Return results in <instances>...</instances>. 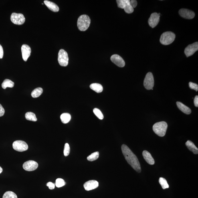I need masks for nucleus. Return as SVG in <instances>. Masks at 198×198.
Masks as SVG:
<instances>
[{
    "mask_svg": "<svg viewBox=\"0 0 198 198\" xmlns=\"http://www.w3.org/2000/svg\"><path fill=\"white\" fill-rule=\"evenodd\" d=\"M99 157V153L98 152H96L92 153L87 157V159L89 161H93L98 159Z\"/></svg>",
    "mask_w": 198,
    "mask_h": 198,
    "instance_id": "25",
    "label": "nucleus"
},
{
    "mask_svg": "<svg viewBox=\"0 0 198 198\" xmlns=\"http://www.w3.org/2000/svg\"><path fill=\"white\" fill-rule=\"evenodd\" d=\"M144 85L147 90H151L154 86V80L153 74L149 72L146 75L144 78Z\"/></svg>",
    "mask_w": 198,
    "mask_h": 198,
    "instance_id": "8",
    "label": "nucleus"
},
{
    "mask_svg": "<svg viewBox=\"0 0 198 198\" xmlns=\"http://www.w3.org/2000/svg\"><path fill=\"white\" fill-rule=\"evenodd\" d=\"M44 2L45 6L51 11L55 12L59 11V8L56 4L52 2L47 1V0H45Z\"/></svg>",
    "mask_w": 198,
    "mask_h": 198,
    "instance_id": "17",
    "label": "nucleus"
},
{
    "mask_svg": "<svg viewBox=\"0 0 198 198\" xmlns=\"http://www.w3.org/2000/svg\"><path fill=\"white\" fill-rule=\"evenodd\" d=\"M175 38V35L172 32H166L161 35L160 42L161 44L167 45L173 42Z\"/></svg>",
    "mask_w": 198,
    "mask_h": 198,
    "instance_id": "4",
    "label": "nucleus"
},
{
    "mask_svg": "<svg viewBox=\"0 0 198 198\" xmlns=\"http://www.w3.org/2000/svg\"><path fill=\"white\" fill-rule=\"evenodd\" d=\"M2 198H17V197L13 192L7 191L4 194Z\"/></svg>",
    "mask_w": 198,
    "mask_h": 198,
    "instance_id": "28",
    "label": "nucleus"
},
{
    "mask_svg": "<svg viewBox=\"0 0 198 198\" xmlns=\"http://www.w3.org/2000/svg\"><path fill=\"white\" fill-rule=\"evenodd\" d=\"M177 104L178 108L184 114H189L191 113V110L188 107L180 102H177Z\"/></svg>",
    "mask_w": 198,
    "mask_h": 198,
    "instance_id": "18",
    "label": "nucleus"
},
{
    "mask_svg": "<svg viewBox=\"0 0 198 198\" xmlns=\"http://www.w3.org/2000/svg\"><path fill=\"white\" fill-rule=\"evenodd\" d=\"M90 23L91 19L88 16L83 15L79 18L77 22V25L80 31H84L88 29Z\"/></svg>",
    "mask_w": 198,
    "mask_h": 198,
    "instance_id": "3",
    "label": "nucleus"
},
{
    "mask_svg": "<svg viewBox=\"0 0 198 198\" xmlns=\"http://www.w3.org/2000/svg\"><path fill=\"white\" fill-rule=\"evenodd\" d=\"M70 152V148L69 144L68 143H66L65 144L64 154L65 156H67L69 155Z\"/></svg>",
    "mask_w": 198,
    "mask_h": 198,
    "instance_id": "32",
    "label": "nucleus"
},
{
    "mask_svg": "<svg viewBox=\"0 0 198 198\" xmlns=\"http://www.w3.org/2000/svg\"><path fill=\"white\" fill-rule=\"evenodd\" d=\"M11 20L16 25H21L23 24L25 21V18L22 14L13 13L11 17Z\"/></svg>",
    "mask_w": 198,
    "mask_h": 198,
    "instance_id": "7",
    "label": "nucleus"
},
{
    "mask_svg": "<svg viewBox=\"0 0 198 198\" xmlns=\"http://www.w3.org/2000/svg\"><path fill=\"white\" fill-rule=\"evenodd\" d=\"M5 110L2 106L0 104V117L2 116L4 114Z\"/></svg>",
    "mask_w": 198,
    "mask_h": 198,
    "instance_id": "36",
    "label": "nucleus"
},
{
    "mask_svg": "<svg viewBox=\"0 0 198 198\" xmlns=\"http://www.w3.org/2000/svg\"><path fill=\"white\" fill-rule=\"evenodd\" d=\"M3 171L2 168L1 167H0V174H1L2 173V172Z\"/></svg>",
    "mask_w": 198,
    "mask_h": 198,
    "instance_id": "39",
    "label": "nucleus"
},
{
    "mask_svg": "<svg viewBox=\"0 0 198 198\" xmlns=\"http://www.w3.org/2000/svg\"><path fill=\"white\" fill-rule=\"evenodd\" d=\"M130 5L131 6L133 9L134 8L136 7L137 5V2L136 0L130 1Z\"/></svg>",
    "mask_w": 198,
    "mask_h": 198,
    "instance_id": "34",
    "label": "nucleus"
},
{
    "mask_svg": "<svg viewBox=\"0 0 198 198\" xmlns=\"http://www.w3.org/2000/svg\"><path fill=\"white\" fill-rule=\"evenodd\" d=\"M21 49L23 60L25 61H27L31 54V47L28 45H23L21 47Z\"/></svg>",
    "mask_w": 198,
    "mask_h": 198,
    "instance_id": "14",
    "label": "nucleus"
},
{
    "mask_svg": "<svg viewBox=\"0 0 198 198\" xmlns=\"http://www.w3.org/2000/svg\"><path fill=\"white\" fill-rule=\"evenodd\" d=\"M118 7L122 9H124L126 5L127 0H117L116 1Z\"/></svg>",
    "mask_w": 198,
    "mask_h": 198,
    "instance_id": "31",
    "label": "nucleus"
},
{
    "mask_svg": "<svg viewBox=\"0 0 198 198\" xmlns=\"http://www.w3.org/2000/svg\"><path fill=\"white\" fill-rule=\"evenodd\" d=\"M198 50V42L194 43L186 47L185 53L187 57L191 56Z\"/></svg>",
    "mask_w": 198,
    "mask_h": 198,
    "instance_id": "11",
    "label": "nucleus"
},
{
    "mask_svg": "<svg viewBox=\"0 0 198 198\" xmlns=\"http://www.w3.org/2000/svg\"><path fill=\"white\" fill-rule=\"evenodd\" d=\"M168 127L167 123L162 121L156 123L153 126L154 133L161 137L165 136Z\"/></svg>",
    "mask_w": 198,
    "mask_h": 198,
    "instance_id": "2",
    "label": "nucleus"
},
{
    "mask_svg": "<svg viewBox=\"0 0 198 198\" xmlns=\"http://www.w3.org/2000/svg\"><path fill=\"white\" fill-rule=\"evenodd\" d=\"M46 186L48 187L49 189L50 190L54 189L55 188V185L51 182H49L46 184Z\"/></svg>",
    "mask_w": 198,
    "mask_h": 198,
    "instance_id": "35",
    "label": "nucleus"
},
{
    "mask_svg": "<svg viewBox=\"0 0 198 198\" xmlns=\"http://www.w3.org/2000/svg\"><path fill=\"white\" fill-rule=\"evenodd\" d=\"M160 13H152L148 19V23L150 26L154 28L157 25L160 21Z\"/></svg>",
    "mask_w": 198,
    "mask_h": 198,
    "instance_id": "9",
    "label": "nucleus"
},
{
    "mask_svg": "<svg viewBox=\"0 0 198 198\" xmlns=\"http://www.w3.org/2000/svg\"><path fill=\"white\" fill-rule=\"evenodd\" d=\"M130 0H127L126 5L124 9L126 13L128 14L132 13L134 11L133 8L130 5Z\"/></svg>",
    "mask_w": 198,
    "mask_h": 198,
    "instance_id": "26",
    "label": "nucleus"
},
{
    "mask_svg": "<svg viewBox=\"0 0 198 198\" xmlns=\"http://www.w3.org/2000/svg\"><path fill=\"white\" fill-rule=\"evenodd\" d=\"M25 118L27 120L33 122H36L37 118L35 114L31 112H27L25 115Z\"/></svg>",
    "mask_w": 198,
    "mask_h": 198,
    "instance_id": "24",
    "label": "nucleus"
},
{
    "mask_svg": "<svg viewBox=\"0 0 198 198\" xmlns=\"http://www.w3.org/2000/svg\"><path fill=\"white\" fill-rule=\"evenodd\" d=\"M43 92V89L41 88H38L34 89L32 92L31 96L34 98L38 97L42 94Z\"/></svg>",
    "mask_w": 198,
    "mask_h": 198,
    "instance_id": "23",
    "label": "nucleus"
},
{
    "mask_svg": "<svg viewBox=\"0 0 198 198\" xmlns=\"http://www.w3.org/2000/svg\"><path fill=\"white\" fill-rule=\"evenodd\" d=\"M194 104L195 105L196 107H198V96H196L195 98H194Z\"/></svg>",
    "mask_w": 198,
    "mask_h": 198,
    "instance_id": "37",
    "label": "nucleus"
},
{
    "mask_svg": "<svg viewBox=\"0 0 198 198\" xmlns=\"http://www.w3.org/2000/svg\"><path fill=\"white\" fill-rule=\"evenodd\" d=\"M179 13L181 17L186 19H193L195 16V13L192 11L187 9H180Z\"/></svg>",
    "mask_w": 198,
    "mask_h": 198,
    "instance_id": "12",
    "label": "nucleus"
},
{
    "mask_svg": "<svg viewBox=\"0 0 198 198\" xmlns=\"http://www.w3.org/2000/svg\"><path fill=\"white\" fill-rule=\"evenodd\" d=\"M93 112L97 117L100 119L102 120L103 119L104 117L103 114L99 109L96 108H94L93 110Z\"/></svg>",
    "mask_w": 198,
    "mask_h": 198,
    "instance_id": "30",
    "label": "nucleus"
},
{
    "mask_svg": "<svg viewBox=\"0 0 198 198\" xmlns=\"http://www.w3.org/2000/svg\"><path fill=\"white\" fill-rule=\"evenodd\" d=\"M110 59L118 67H123L125 65V62L123 59L118 55H112L110 57Z\"/></svg>",
    "mask_w": 198,
    "mask_h": 198,
    "instance_id": "13",
    "label": "nucleus"
},
{
    "mask_svg": "<svg viewBox=\"0 0 198 198\" xmlns=\"http://www.w3.org/2000/svg\"><path fill=\"white\" fill-rule=\"evenodd\" d=\"M159 183L163 189H167V188H168L169 187L167 181L164 178H160L159 179Z\"/></svg>",
    "mask_w": 198,
    "mask_h": 198,
    "instance_id": "27",
    "label": "nucleus"
},
{
    "mask_svg": "<svg viewBox=\"0 0 198 198\" xmlns=\"http://www.w3.org/2000/svg\"><path fill=\"white\" fill-rule=\"evenodd\" d=\"M142 155H143L144 159L145 160L147 163L150 165H154L155 161L149 152H148L147 150H144L142 153Z\"/></svg>",
    "mask_w": 198,
    "mask_h": 198,
    "instance_id": "16",
    "label": "nucleus"
},
{
    "mask_svg": "<svg viewBox=\"0 0 198 198\" xmlns=\"http://www.w3.org/2000/svg\"><path fill=\"white\" fill-rule=\"evenodd\" d=\"M38 167V164L33 160H29L23 164V168L25 171H34Z\"/></svg>",
    "mask_w": 198,
    "mask_h": 198,
    "instance_id": "10",
    "label": "nucleus"
},
{
    "mask_svg": "<svg viewBox=\"0 0 198 198\" xmlns=\"http://www.w3.org/2000/svg\"><path fill=\"white\" fill-rule=\"evenodd\" d=\"M13 148L16 151L23 152L28 149V146L27 144L23 140H16L13 144Z\"/></svg>",
    "mask_w": 198,
    "mask_h": 198,
    "instance_id": "6",
    "label": "nucleus"
},
{
    "mask_svg": "<svg viewBox=\"0 0 198 198\" xmlns=\"http://www.w3.org/2000/svg\"><path fill=\"white\" fill-rule=\"evenodd\" d=\"M14 83L9 79H6L4 80L2 84V87L3 88L5 89L7 88H12L14 86Z\"/></svg>",
    "mask_w": 198,
    "mask_h": 198,
    "instance_id": "21",
    "label": "nucleus"
},
{
    "mask_svg": "<svg viewBox=\"0 0 198 198\" xmlns=\"http://www.w3.org/2000/svg\"><path fill=\"white\" fill-rule=\"evenodd\" d=\"M186 145L190 151L193 152L194 154H198V149L195 144L191 140H188L186 143Z\"/></svg>",
    "mask_w": 198,
    "mask_h": 198,
    "instance_id": "19",
    "label": "nucleus"
},
{
    "mask_svg": "<svg viewBox=\"0 0 198 198\" xmlns=\"http://www.w3.org/2000/svg\"><path fill=\"white\" fill-rule=\"evenodd\" d=\"M99 183L96 180H90L85 183L84 184V187L87 191L96 189L98 187Z\"/></svg>",
    "mask_w": 198,
    "mask_h": 198,
    "instance_id": "15",
    "label": "nucleus"
},
{
    "mask_svg": "<svg viewBox=\"0 0 198 198\" xmlns=\"http://www.w3.org/2000/svg\"><path fill=\"white\" fill-rule=\"evenodd\" d=\"M3 50L2 47L0 45V59L3 58Z\"/></svg>",
    "mask_w": 198,
    "mask_h": 198,
    "instance_id": "38",
    "label": "nucleus"
},
{
    "mask_svg": "<svg viewBox=\"0 0 198 198\" xmlns=\"http://www.w3.org/2000/svg\"><path fill=\"white\" fill-rule=\"evenodd\" d=\"M58 59L59 64L61 66H67L69 61L68 53L64 50L61 49L59 51Z\"/></svg>",
    "mask_w": 198,
    "mask_h": 198,
    "instance_id": "5",
    "label": "nucleus"
},
{
    "mask_svg": "<svg viewBox=\"0 0 198 198\" xmlns=\"http://www.w3.org/2000/svg\"><path fill=\"white\" fill-rule=\"evenodd\" d=\"M121 148L123 154L128 164L138 173H140L141 171V167L135 154L126 144H123Z\"/></svg>",
    "mask_w": 198,
    "mask_h": 198,
    "instance_id": "1",
    "label": "nucleus"
},
{
    "mask_svg": "<svg viewBox=\"0 0 198 198\" xmlns=\"http://www.w3.org/2000/svg\"><path fill=\"white\" fill-rule=\"evenodd\" d=\"M60 118L62 123L66 124L70 121L71 119V115L68 113H64L61 115Z\"/></svg>",
    "mask_w": 198,
    "mask_h": 198,
    "instance_id": "22",
    "label": "nucleus"
},
{
    "mask_svg": "<svg viewBox=\"0 0 198 198\" xmlns=\"http://www.w3.org/2000/svg\"><path fill=\"white\" fill-rule=\"evenodd\" d=\"M90 88L93 90L97 93L102 92L103 90V88L101 85L100 84L94 83L90 85Z\"/></svg>",
    "mask_w": 198,
    "mask_h": 198,
    "instance_id": "20",
    "label": "nucleus"
},
{
    "mask_svg": "<svg viewBox=\"0 0 198 198\" xmlns=\"http://www.w3.org/2000/svg\"><path fill=\"white\" fill-rule=\"evenodd\" d=\"M65 182L64 179H61V178H58L55 181V185L57 187H61L65 185Z\"/></svg>",
    "mask_w": 198,
    "mask_h": 198,
    "instance_id": "29",
    "label": "nucleus"
},
{
    "mask_svg": "<svg viewBox=\"0 0 198 198\" xmlns=\"http://www.w3.org/2000/svg\"><path fill=\"white\" fill-rule=\"evenodd\" d=\"M189 84L190 88L197 92L198 90V85L197 84L192 82H190Z\"/></svg>",
    "mask_w": 198,
    "mask_h": 198,
    "instance_id": "33",
    "label": "nucleus"
}]
</instances>
